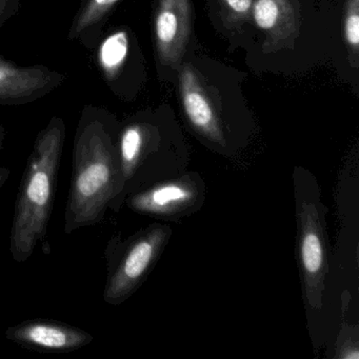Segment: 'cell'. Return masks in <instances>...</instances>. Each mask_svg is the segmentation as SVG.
<instances>
[{"mask_svg":"<svg viewBox=\"0 0 359 359\" xmlns=\"http://www.w3.org/2000/svg\"><path fill=\"white\" fill-rule=\"evenodd\" d=\"M154 24L159 60L165 66H175L190 35V0H158Z\"/></svg>","mask_w":359,"mask_h":359,"instance_id":"cell-8","label":"cell"},{"mask_svg":"<svg viewBox=\"0 0 359 359\" xmlns=\"http://www.w3.org/2000/svg\"><path fill=\"white\" fill-rule=\"evenodd\" d=\"M121 0H83L68 32V39L94 51L104 35V29Z\"/></svg>","mask_w":359,"mask_h":359,"instance_id":"cell-11","label":"cell"},{"mask_svg":"<svg viewBox=\"0 0 359 359\" xmlns=\"http://www.w3.org/2000/svg\"><path fill=\"white\" fill-rule=\"evenodd\" d=\"M11 175V170L8 167H0V190L5 186L7 180H9Z\"/></svg>","mask_w":359,"mask_h":359,"instance_id":"cell-17","label":"cell"},{"mask_svg":"<svg viewBox=\"0 0 359 359\" xmlns=\"http://www.w3.org/2000/svg\"><path fill=\"white\" fill-rule=\"evenodd\" d=\"M6 130L4 126L0 123V151L4 149V142H5Z\"/></svg>","mask_w":359,"mask_h":359,"instance_id":"cell-18","label":"cell"},{"mask_svg":"<svg viewBox=\"0 0 359 359\" xmlns=\"http://www.w3.org/2000/svg\"><path fill=\"white\" fill-rule=\"evenodd\" d=\"M6 338L26 350L39 353H71L93 341L89 332L54 319L34 318L8 327Z\"/></svg>","mask_w":359,"mask_h":359,"instance_id":"cell-5","label":"cell"},{"mask_svg":"<svg viewBox=\"0 0 359 359\" xmlns=\"http://www.w3.org/2000/svg\"><path fill=\"white\" fill-rule=\"evenodd\" d=\"M344 31L346 43L356 54L359 46V0H348Z\"/></svg>","mask_w":359,"mask_h":359,"instance_id":"cell-13","label":"cell"},{"mask_svg":"<svg viewBox=\"0 0 359 359\" xmlns=\"http://www.w3.org/2000/svg\"><path fill=\"white\" fill-rule=\"evenodd\" d=\"M168 226L153 224L123 243L113 238L106 250L107 276L104 300L118 306L131 297L144 283L169 241Z\"/></svg>","mask_w":359,"mask_h":359,"instance_id":"cell-3","label":"cell"},{"mask_svg":"<svg viewBox=\"0 0 359 359\" xmlns=\"http://www.w3.org/2000/svg\"><path fill=\"white\" fill-rule=\"evenodd\" d=\"M131 49V34L127 29H116L102 35L94 49L96 66L104 83L114 93L121 92Z\"/></svg>","mask_w":359,"mask_h":359,"instance_id":"cell-10","label":"cell"},{"mask_svg":"<svg viewBox=\"0 0 359 359\" xmlns=\"http://www.w3.org/2000/svg\"><path fill=\"white\" fill-rule=\"evenodd\" d=\"M65 140L66 125L60 116L52 117L35 138L20 180L10 233V253L15 262H27L47 236Z\"/></svg>","mask_w":359,"mask_h":359,"instance_id":"cell-2","label":"cell"},{"mask_svg":"<svg viewBox=\"0 0 359 359\" xmlns=\"http://www.w3.org/2000/svg\"><path fill=\"white\" fill-rule=\"evenodd\" d=\"M22 0H0V29L20 12Z\"/></svg>","mask_w":359,"mask_h":359,"instance_id":"cell-15","label":"cell"},{"mask_svg":"<svg viewBox=\"0 0 359 359\" xmlns=\"http://www.w3.org/2000/svg\"><path fill=\"white\" fill-rule=\"evenodd\" d=\"M290 14L287 0H255L254 3V22L266 32L274 33Z\"/></svg>","mask_w":359,"mask_h":359,"instance_id":"cell-12","label":"cell"},{"mask_svg":"<svg viewBox=\"0 0 359 359\" xmlns=\"http://www.w3.org/2000/svg\"><path fill=\"white\" fill-rule=\"evenodd\" d=\"M298 254L306 304L313 310L323 306L327 274V241L323 210L317 201H302L298 205Z\"/></svg>","mask_w":359,"mask_h":359,"instance_id":"cell-4","label":"cell"},{"mask_svg":"<svg viewBox=\"0 0 359 359\" xmlns=\"http://www.w3.org/2000/svg\"><path fill=\"white\" fill-rule=\"evenodd\" d=\"M182 106L195 130L216 144H224L222 125L215 109L190 66L182 68L180 77Z\"/></svg>","mask_w":359,"mask_h":359,"instance_id":"cell-9","label":"cell"},{"mask_svg":"<svg viewBox=\"0 0 359 359\" xmlns=\"http://www.w3.org/2000/svg\"><path fill=\"white\" fill-rule=\"evenodd\" d=\"M119 126L106 109L86 106L73 140L72 176L65 211V233L104 220L123 189Z\"/></svg>","mask_w":359,"mask_h":359,"instance_id":"cell-1","label":"cell"},{"mask_svg":"<svg viewBox=\"0 0 359 359\" xmlns=\"http://www.w3.org/2000/svg\"><path fill=\"white\" fill-rule=\"evenodd\" d=\"M67 76L43 65L20 66L0 55V104H32L60 87Z\"/></svg>","mask_w":359,"mask_h":359,"instance_id":"cell-6","label":"cell"},{"mask_svg":"<svg viewBox=\"0 0 359 359\" xmlns=\"http://www.w3.org/2000/svg\"><path fill=\"white\" fill-rule=\"evenodd\" d=\"M224 8L237 18L248 15L253 6V0H222Z\"/></svg>","mask_w":359,"mask_h":359,"instance_id":"cell-16","label":"cell"},{"mask_svg":"<svg viewBox=\"0 0 359 359\" xmlns=\"http://www.w3.org/2000/svg\"><path fill=\"white\" fill-rule=\"evenodd\" d=\"M337 357L339 358L357 359L358 358V346H357L356 333L342 338L337 348Z\"/></svg>","mask_w":359,"mask_h":359,"instance_id":"cell-14","label":"cell"},{"mask_svg":"<svg viewBox=\"0 0 359 359\" xmlns=\"http://www.w3.org/2000/svg\"><path fill=\"white\" fill-rule=\"evenodd\" d=\"M198 184L189 177L161 182L132 193L126 203L134 212L152 216H173L194 207L199 201Z\"/></svg>","mask_w":359,"mask_h":359,"instance_id":"cell-7","label":"cell"}]
</instances>
